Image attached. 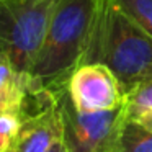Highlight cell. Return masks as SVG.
<instances>
[{
    "mask_svg": "<svg viewBox=\"0 0 152 152\" xmlns=\"http://www.w3.org/2000/svg\"><path fill=\"white\" fill-rule=\"evenodd\" d=\"M105 0H57L30 72L31 92L59 93L88 53Z\"/></svg>",
    "mask_w": 152,
    "mask_h": 152,
    "instance_id": "obj_1",
    "label": "cell"
},
{
    "mask_svg": "<svg viewBox=\"0 0 152 152\" xmlns=\"http://www.w3.org/2000/svg\"><path fill=\"white\" fill-rule=\"evenodd\" d=\"M85 62L106 66L126 95L152 80V38L111 0H105Z\"/></svg>",
    "mask_w": 152,
    "mask_h": 152,
    "instance_id": "obj_2",
    "label": "cell"
},
{
    "mask_svg": "<svg viewBox=\"0 0 152 152\" xmlns=\"http://www.w3.org/2000/svg\"><path fill=\"white\" fill-rule=\"evenodd\" d=\"M57 0H0V56L30 74Z\"/></svg>",
    "mask_w": 152,
    "mask_h": 152,
    "instance_id": "obj_3",
    "label": "cell"
},
{
    "mask_svg": "<svg viewBox=\"0 0 152 152\" xmlns=\"http://www.w3.org/2000/svg\"><path fill=\"white\" fill-rule=\"evenodd\" d=\"M56 95L62 118V142L67 152H108L128 121L124 108L82 113L74 108L67 88Z\"/></svg>",
    "mask_w": 152,
    "mask_h": 152,
    "instance_id": "obj_4",
    "label": "cell"
},
{
    "mask_svg": "<svg viewBox=\"0 0 152 152\" xmlns=\"http://www.w3.org/2000/svg\"><path fill=\"white\" fill-rule=\"evenodd\" d=\"M62 139V118L57 95L31 92L21 110V126L5 152H48Z\"/></svg>",
    "mask_w": 152,
    "mask_h": 152,
    "instance_id": "obj_5",
    "label": "cell"
},
{
    "mask_svg": "<svg viewBox=\"0 0 152 152\" xmlns=\"http://www.w3.org/2000/svg\"><path fill=\"white\" fill-rule=\"evenodd\" d=\"M67 95L74 108L82 113L111 111L124 103L119 80L100 62H85L77 67L67 82Z\"/></svg>",
    "mask_w": 152,
    "mask_h": 152,
    "instance_id": "obj_6",
    "label": "cell"
},
{
    "mask_svg": "<svg viewBox=\"0 0 152 152\" xmlns=\"http://www.w3.org/2000/svg\"><path fill=\"white\" fill-rule=\"evenodd\" d=\"M30 93V74L17 70L7 57L0 56V115L15 113L21 116V110Z\"/></svg>",
    "mask_w": 152,
    "mask_h": 152,
    "instance_id": "obj_7",
    "label": "cell"
},
{
    "mask_svg": "<svg viewBox=\"0 0 152 152\" xmlns=\"http://www.w3.org/2000/svg\"><path fill=\"white\" fill-rule=\"evenodd\" d=\"M108 152H152V132L136 121H126Z\"/></svg>",
    "mask_w": 152,
    "mask_h": 152,
    "instance_id": "obj_8",
    "label": "cell"
},
{
    "mask_svg": "<svg viewBox=\"0 0 152 152\" xmlns=\"http://www.w3.org/2000/svg\"><path fill=\"white\" fill-rule=\"evenodd\" d=\"M123 108L128 121H136L141 116L152 113V80L129 90L124 95Z\"/></svg>",
    "mask_w": 152,
    "mask_h": 152,
    "instance_id": "obj_9",
    "label": "cell"
},
{
    "mask_svg": "<svg viewBox=\"0 0 152 152\" xmlns=\"http://www.w3.org/2000/svg\"><path fill=\"white\" fill-rule=\"evenodd\" d=\"M152 38V0H111Z\"/></svg>",
    "mask_w": 152,
    "mask_h": 152,
    "instance_id": "obj_10",
    "label": "cell"
},
{
    "mask_svg": "<svg viewBox=\"0 0 152 152\" xmlns=\"http://www.w3.org/2000/svg\"><path fill=\"white\" fill-rule=\"evenodd\" d=\"M21 126V116L15 113H2L0 115V151L5 152L12 139L17 136Z\"/></svg>",
    "mask_w": 152,
    "mask_h": 152,
    "instance_id": "obj_11",
    "label": "cell"
},
{
    "mask_svg": "<svg viewBox=\"0 0 152 152\" xmlns=\"http://www.w3.org/2000/svg\"><path fill=\"white\" fill-rule=\"evenodd\" d=\"M136 123H139L144 129H147V131L152 132V113H147V115L137 118V119H136Z\"/></svg>",
    "mask_w": 152,
    "mask_h": 152,
    "instance_id": "obj_12",
    "label": "cell"
},
{
    "mask_svg": "<svg viewBox=\"0 0 152 152\" xmlns=\"http://www.w3.org/2000/svg\"><path fill=\"white\" fill-rule=\"evenodd\" d=\"M48 152H67V149H66V145H64L62 139H59L57 142H54V144L51 145V149Z\"/></svg>",
    "mask_w": 152,
    "mask_h": 152,
    "instance_id": "obj_13",
    "label": "cell"
},
{
    "mask_svg": "<svg viewBox=\"0 0 152 152\" xmlns=\"http://www.w3.org/2000/svg\"><path fill=\"white\" fill-rule=\"evenodd\" d=\"M0 152H2V151H0Z\"/></svg>",
    "mask_w": 152,
    "mask_h": 152,
    "instance_id": "obj_14",
    "label": "cell"
}]
</instances>
